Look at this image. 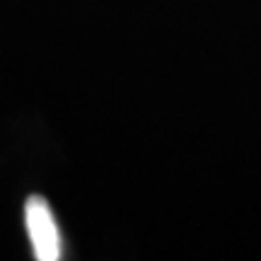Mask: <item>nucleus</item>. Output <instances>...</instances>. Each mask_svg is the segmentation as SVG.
<instances>
[{
    "label": "nucleus",
    "mask_w": 261,
    "mask_h": 261,
    "mask_svg": "<svg viewBox=\"0 0 261 261\" xmlns=\"http://www.w3.org/2000/svg\"><path fill=\"white\" fill-rule=\"evenodd\" d=\"M24 223L39 261L61 259V232L54 220V213L41 196H29L24 203Z\"/></svg>",
    "instance_id": "obj_1"
}]
</instances>
